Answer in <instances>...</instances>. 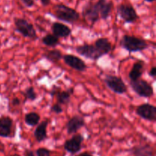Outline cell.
Returning a JSON list of instances; mask_svg holds the SVG:
<instances>
[{
    "label": "cell",
    "instance_id": "cell-15",
    "mask_svg": "<svg viewBox=\"0 0 156 156\" xmlns=\"http://www.w3.org/2000/svg\"><path fill=\"white\" fill-rule=\"evenodd\" d=\"M13 127V120L6 116L0 117V137L9 138L11 136Z\"/></svg>",
    "mask_w": 156,
    "mask_h": 156
},
{
    "label": "cell",
    "instance_id": "cell-28",
    "mask_svg": "<svg viewBox=\"0 0 156 156\" xmlns=\"http://www.w3.org/2000/svg\"><path fill=\"white\" fill-rule=\"evenodd\" d=\"M149 76H150V77L154 78V79H155V76H156V67L155 66L152 67V69H151L150 71H149Z\"/></svg>",
    "mask_w": 156,
    "mask_h": 156
},
{
    "label": "cell",
    "instance_id": "cell-14",
    "mask_svg": "<svg viewBox=\"0 0 156 156\" xmlns=\"http://www.w3.org/2000/svg\"><path fill=\"white\" fill-rule=\"evenodd\" d=\"M52 33L56 37L59 38H66L72 34V30L66 24H62L61 22H53L51 25Z\"/></svg>",
    "mask_w": 156,
    "mask_h": 156
},
{
    "label": "cell",
    "instance_id": "cell-18",
    "mask_svg": "<svg viewBox=\"0 0 156 156\" xmlns=\"http://www.w3.org/2000/svg\"><path fill=\"white\" fill-rule=\"evenodd\" d=\"M130 152L134 156H154V149L149 144L137 145L130 149Z\"/></svg>",
    "mask_w": 156,
    "mask_h": 156
},
{
    "label": "cell",
    "instance_id": "cell-9",
    "mask_svg": "<svg viewBox=\"0 0 156 156\" xmlns=\"http://www.w3.org/2000/svg\"><path fill=\"white\" fill-rule=\"evenodd\" d=\"M136 113L139 117L151 122L156 121V108L150 104H143L136 109Z\"/></svg>",
    "mask_w": 156,
    "mask_h": 156
},
{
    "label": "cell",
    "instance_id": "cell-20",
    "mask_svg": "<svg viewBox=\"0 0 156 156\" xmlns=\"http://www.w3.org/2000/svg\"><path fill=\"white\" fill-rule=\"evenodd\" d=\"M94 45L99 51L103 53L104 56L108 54L112 50V44L106 37H101L97 39L94 43Z\"/></svg>",
    "mask_w": 156,
    "mask_h": 156
},
{
    "label": "cell",
    "instance_id": "cell-17",
    "mask_svg": "<svg viewBox=\"0 0 156 156\" xmlns=\"http://www.w3.org/2000/svg\"><path fill=\"white\" fill-rule=\"evenodd\" d=\"M145 71V62L143 60H138L133 66L129 73V79L130 82H134L143 76Z\"/></svg>",
    "mask_w": 156,
    "mask_h": 156
},
{
    "label": "cell",
    "instance_id": "cell-25",
    "mask_svg": "<svg viewBox=\"0 0 156 156\" xmlns=\"http://www.w3.org/2000/svg\"><path fill=\"white\" fill-rule=\"evenodd\" d=\"M51 152L46 148H39L36 150L37 156H50Z\"/></svg>",
    "mask_w": 156,
    "mask_h": 156
},
{
    "label": "cell",
    "instance_id": "cell-19",
    "mask_svg": "<svg viewBox=\"0 0 156 156\" xmlns=\"http://www.w3.org/2000/svg\"><path fill=\"white\" fill-rule=\"evenodd\" d=\"M49 124V120H44V121L41 122V123L38 124L35 129L34 132V136L35 140L38 142V143H41L44 142L47 139V126Z\"/></svg>",
    "mask_w": 156,
    "mask_h": 156
},
{
    "label": "cell",
    "instance_id": "cell-10",
    "mask_svg": "<svg viewBox=\"0 0 156 156\" xmlns=\"http://www.w3.org/2000/svg\"><path fill=\"white\" fill-rule=\"evenodd\" d=\"M83 141V136L79 133L74 134L71 138L65 142L63 146L64 149L68 152L74 155L82 149V144Z\"/></svg>",
    "mask_w": 156,
    "mask_h": 156
},
{
    "label": "cell",
    "instance_id": "cell-26",
    "mask_svg": "<svg viewBox=\"0 0 156 156\" xmlns=\"http://www.w3.org/2000/svg\"><path fill=\"white\" fill-rule=\"evenodd\" d=\"M50 111L53 113H54V114H61V113L63 112V109H62V106H61L60 105H59V104L56 103L51 107Z\"/></svg>",
    "mask_w": 156,
    "mask_h": 156
},
{
    "label": "cell",
    "instance_id": "cell-1",
    "mask_svg": "<svg viewBox=\"0 0 156 156\" xmlns=\"http://www.w3.org/2000/svg\"><path fill=\"white\" fill-rule=\"evenodd\" d=\"M52 15L59 21L69 24H75L80 18V15L76 9L62 3L53 6V12Z\"/></svg>",
    "mask_w": 156,
    "mask_h": 156
},
{
    "label": "cell",
    "instance_id": "cell-2",
    "mask_svg": "<svg viewBox=\"0 0 156 156\" xmlns=\"http://www.w3.org/2000/svg\"><path fill=\"white\" fill-rule=\"evenodd\" d=\"M120 46L129 53L140 52L149 48V44L142 38L131 35H123L120 42Z\"/></svg>",
    "mask_w": 156,
    "mask_h": 156
},
{
    "label": "cell",
    "instance_id": "cell-8",
    "mask_svg": "<svg viewBox=\"0 0 156 156\" xmlns=\"http://www.w3.org/2000/svg\"><path fill=\"white\" fill-rule=\"evenodd\" d=\"M82 16L90 24L94 25L96 22L100 20V13H99V7L98 2L86 3L82 8Z\"/></svg>",
    "mask_w": 156,
    "mask_h": 156
},
{
    "label": "cell",
    "instance_id": "cell-22",
    "mask_svg": "<svg viewBox=\"0 0 156 156\" xmlns=\"http://www.w3.org/2000/svg\"><path fill=\"white\" fill-rule=\"evenodd\" d=\"M41 117L36 112L27 113L24 116V122L29 126H35L39 123Z\"/></svg>",
    "mask_w": 156,
    "mask_h": 156
},
{
    "label": "cell",
    "instance_id": "cell-35",
    "mask_svg": "<svg viewBox=\"0 0 156 156\" xmlns=\"http://www.w3.org/2000/svg\"><path fill=\"white\" fill-rule=\"evenodd\" d=\"M89 1H90V2H92V1H93V0H89Z\"/></svg>",
    "mask_w": 156,
    "mask_h": 156
},
{
    "label": "cell",
    "instance_id": "cell-5",
    "mask_svg": "<svg viewBox=\"0 0 156 156\" xmlns=\"http://www.w3.org/2000/svg\"><path fill=\"white\" fill-rule=\"evenodd\" d=\"M117 12L118 16L125 23L131 24L139 19V15L133 6L130 4H120L117 5Z\"/></svg>",
    "mask_w": 156,
    "mask_h": 156
},
{
    "label": "cell",
    "instance_id": "cell-32",
    "mask_svg": "<svg viewBox=\"0 0 156 156\" xmlns=\"http://www.w3.org/2000/svg\"><path fill=\"white\" fill-rule=\"evenodd\" d=\"M77 156H93V155H91V153H89V152H82V153L79 154V155Z\"/></svg>",
    "mask_w": 156,
    "mask_h": 156
},
{
    "label": "cell",
    "instance_id": "cell-34",
    "mask_svg": "<svg viewBox=\"0 0 156 156\" xmlns=\"http://www.w3.org/2000/svg\"><path fill=\"white\" fill-rule=\"evenodd\" d=\"M11 156H20V155H11Z\"/></svg>",
    "mask_w": 156,
    "mask_h": 156
},
{
    "label": "cell",
    "instance_id": "cell-16",
    "mask_svg": "<svg viewBox=\"0 0 156 156\" xmlns=\"http://www.w3.org/2000/svg\"><path fill=\"white\" fill-rule=\"evenodd\" d=\"M97 2L99 7L100 19L107 20L112 12L114 2L110 0H98Z\"/></svg>",
    "mask_w": 156,
    "mask_h": 156
},
{
    "label": "cell",
    "instance_id": "cell-30",
    "mask_svg": "<svg viewBox=\"0 0 156 156\" xmlns=\"http://www.w3.org/2000/svg\"><path fill=\"white\" fill-rule=\"evenodd\" d=\"M24 155V156H34V154L31 150H25Z\"/></svg>",
    "mask_w": 156,
    "mask_h": 156
},
{
    "label": "cell",
    "instance_id": "cell-33",
    "mask_svg": "<svg viewBox=\"0 0 156 156\" xmlns=\"http://www.w3.org/2000/svg\"><path fill=\"white\" fill-rule=\"evenodd\" d=\"M146 2H155V0H145Z\"/></svg>",
    "mask_w": 156,
    "mask_h": 156
},
{
    "label": "cell",
    "instance_id": "cell-4",
    "mask_svg": "<svg viewBox=\"0 0 156 156\" xmlns=\"http://www.w3.org/2000/svg\"><path fill=\"white\" fill-rule=\"evenodd\" d=\"M130 87L134 92L140 97L149 98L154 95V89L152 85L147 81L140 79L134 82H129Z\"/></svg>",
    "mask_w": 156,
    "mask_h": 156
},
{
    "label": "cell",
    "instance_id": "cell-31",
    "mask_svg": "<svg viewBox=\"0 0 156 156\" xmlns=\"http://www.w3.org/2000/svg\"><path fill=\"white\" fill-rule=\"evenodd\" d=\"M50 2H51V0H41V4L44 6H47L48 5H50Z\"/></svg>",
    "mask_w": 156,
    "mask_h": 156
},
{
    "label": "cell",
    "instance_id": "cell-24",
    "mask_svg": "<svg viewBox=\"0 0 156 156\" xmlns=\"http://www.w3.org/2000/svg\"><path fill=\"white\" fill-rule=\"evenodd\" d=\"M23 94H24L26 100L30 101H34L36 100L37 98V94L34 87L32 86L27 87V88L24 90Z\"/></svg>",
    "mask_w": 156,
    "mask_h": 156
},
{
    "label": "cell",
    "instance_id": "cell-6",
    "mask_svg": "<svg viewBox=\"0 0 156 156\" xmlns=\"http://www.w3.org/2000/svg\"><path fill=\"white\" fill-rule=\"evenodd\" d=\"M104 82L113 92L123 94L127 91V86L120 77L114 75H106Z\"/></svg>",
    "mask_w": 156,
    "mask_h": 156
},
{
    "label": "cell",
    "instance_id": "cell-12",
    "mask_svg": "<svg viewBox=\"0 0 156 156\" xmlns=\"http://www.w3.org/2000/svg\"><path fill=\"white\" fill-rule=\"evenodd\" d=\"M73 94V88H69L66 91H62L59 87L54 86L50 94L55 96L57 100V104L60 105H67L71 100V95Z\"/></svg>",
    "mask_w": 156,
    "mask_h": 156
},
{
    "label": "cell",
    "instance_id": "cell-27",
    "mask_svg": "<svg viewBox=\"0 0 156 156\" xmlns=\"http://www.w3.org/2000/svg\"><path fill=\"white\" fill-rule=\"evenodd\" d=\"M21 2L27 8H31L34 5V0H21Z\"/></svg>",
    "mask_w": 156,
    "mask_h": 156
},
{
    "label": "cell",
    "instance_id": "cell-7",
    "mask_svg": "<svg viewBox=\"0 0 156 156\" xmlns=\"http://www.w3.org/2000/svg\"><path fill=\"white\" fill-rule=\"evenodd\" d=\"M76 51L83 57L93 61L98 60L100 58L104 56L103 53L99 51L94 44H84L82 45L77 46L76 47Z\"/></svg>",
    "mask_w": 156,
    "mask_h": 156
},
{
    "label": "cell",
    "instance_id": "cell-13",
    "mask_svg": "<svg viewBox=\"0 0 156 156\" xmlns=\"http://www.w3.org/2000/svg\"><path fill=\"white\" fill-rule=\"evenodd\" d=\"M85 119L79 115H75L72 117L66 123V130L67 133L71 135V134H75L82 129L83 126H85Z\"/></svg>",
    "mask_w": 156,
    "mask_h": 156
},
{
    "label": "cell",
    "instance_id": "cell-23",
    "mask_svg": "<svg viewBox=\"0 0 156 156\" xmlns=\"http://www.w3.org/2000/svg\"><path fill=\"white\" fill-rule=\"evenodd\" d=\"M42 43L48 47H56L60 44L59 38L54 36L53 34H48L45 35L42 38Z\"/></svg>",
    "mask_w": 156,
    "mask_h": 156
},
{
    "label": "cell",
    "instance_id": "cell-21",
    "mask_svg": "<svg viewBox=\"0 0 156 156\" xmlns=\"http://www.w3.org/2000/svg\"><path fill=\"white\" fill-rule=\"evenodd\" d=\"M62 52L57 49H53V50H47L45 53L43 54V57L45 58L49 62H51L53 63L58 62L62 58Z\"/></svg>",
    "mask_w": 156,
    "mask_h": 156
},
{
    "label": "cell",
    "instance_id": "cell-11",
    "mask_svg": "<svg viewBox=\"0 0 156 156\" xmlns=\"http://www.w3.org/2000/svg\"><path fill=\"white\" fill-rule=\"evenodd\" d=\"M64 62L70 68L80 73H83L87 69V65L82 59L72 54H65L62 56Z\"/></svg>",
    "mask_w": 156,
    "mask_h": 156
},
{
    "label": "cell",
    "instance_id": "cell-3",
    "mask_svg": "<svg viewBox=\"0 0 156 156\" xmlns=\"http://www.w3.org/2000/svg\"><path fill=\"white\" fill-rule=\"evenodd\" d=\"M14 24L15 30L22 35L24 37L30 38L31 40H36L37 38L34 27L27 20L22 18H15Z\"/></svg>",
    "mask_w": 156,
    "mask_h": 156
},
{
    "label": "cell",
    "instance_id": "cell-29",
    "mask_svg": "<svg viewBox=\"0 0 156 156\" xmlns=\"http://www.w3.org/2000/svg\"><path fill=\"white\" fill-rule=\"evenodd\" d=\"M12 104L14 106H18L21 105V100L18 98H14L12 101Z\"/></svg>",
    "mask_w": 156,
    "mask_h": 156
}]
</instances>
